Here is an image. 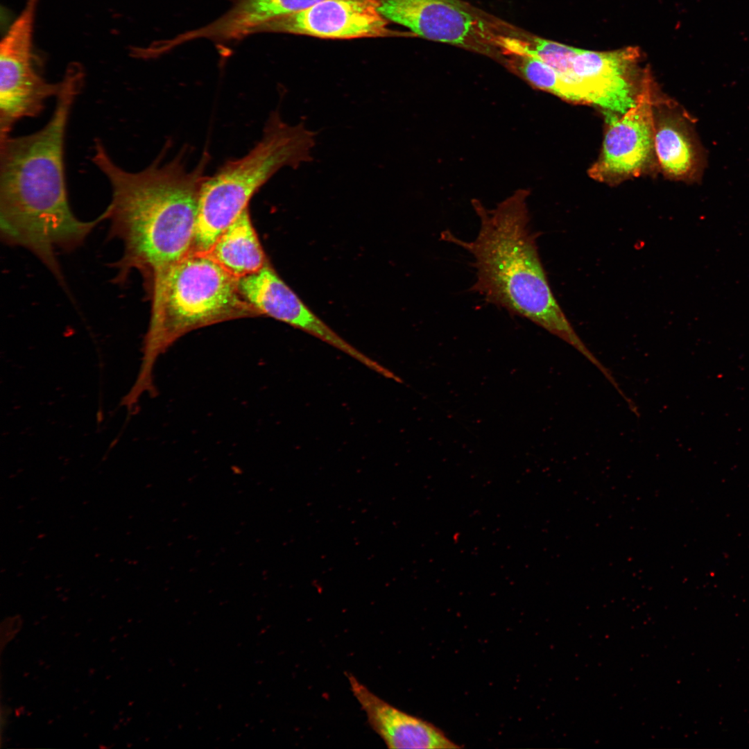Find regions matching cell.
Listing matches in <instances>:
<instances>
[{
  "label": "cell",
  "instance_id": "1",
  "mask_svg": "<svg viewBox=\"0 0 749 749\" xmlns=\"http://www.w3.org/2000/svg\"><path fill=\"white\" fill-rule=\"evenodd\" d=\"M84 78L82 66L69 64L48 123L28 135L0 137L1 238L31 252L61 284L64 280L57 252L77 248L107 219L104 211L92 221L80 220L67 198L64 136Z\"/></svg>",
  "mask_w": 749,
  "mask_h": 749
},
{
  "label": "cell",
  "instance_id": "2",
  "mask_svg": "<svg viewBox=\"0 0 749 749\" xmlns=\"http://www.w3.org/2000/svg\"><path fill=\"white\" fill-rule=\"evenodd\" d=\"M183 155L161 164L155 160L138 172L117 165L100 140L92 160L107 178L112 199L106 208L110 235L121 242L123 252L114 264L118 283L133 270L150 286L193 251L200 189L206 178L209 155L189 171Z\"/></svg>",
  "mask_w": 749,
  "mask_h": 749
},
{
  "label": "cell",
  "instance_id": "3",
  "mask_svg": "<svg viewBox=\"0 0 749 749\" xmlns=\"http://www.w3.org/2000/svg\"><path fill=\"white\" fill-rule=\"evenodd\" d=\"M528 193L519 190L494 209L474 200L479 229L472 241L441 233L473 257L476 278L470 291L486 302L529 320L559 337L594 364H603L585 346L563 313L550 287L537 245L539 233L530 226Z\"/></svg>",
  "mask_w": 749,
  "mask_h": 749
},
{
  "label": "cell",
  "instance_id": "4",
  "mask_svg": "<svg viewBox=\"0 0 749 749\" xmlns=\"http://www.w3.org/2000/svg\"><path fill=\"white\" fill-rule=\"evenodd\" d=\"M238 279L205 255L191 252L151 286L150 319L140 370L131 388L134 395L153 393L157 359L185 334L259 314L241 295Z\"/></svg>",
  "mask_w": 749,
  "mask_h": 749
},
{
  "label": "cell",
  "instance_id": "5",
  "mask_svg": "<svg viewBox=\"0 0 749 749\" xmlns=\"http://www.w3.org/2000/svg\"><path fill=\"white\" fill-rule=\"evenodd\" d=\"M316 136L303 122L289 124L278 110L273 111L259 141L246 155L227 162L203 182L193 251L207 252L278 171L311 162Z\"/></svg>",
  "mask_w": 749,
  "mask_h": 749
},
{
  "label": "cell",
  "instance_id": "6",
  "mask_svg": "<svg viewBox=\"0 0 749 749\" xmlns=\"http://www.w3.org/2000/svg\"><path fill=\"white\" fill-rule=\"evenodd\" d=\"M35 17L24 12L10 25L0 44V137L10 135L25 117H35L45 102L57 97L62 80L49 83L36 70L33 50Z\"/></svg>",
  "mask_w": 749,
  "mask_h": 749
},
{
  "label": "cell",
  "instance_id": "7",
  "mask_svg": "<svg viewBox=\"0 0 749 749\" xmlns=\"http://www.w3.org/2000/svg\"><path fill=\"white\" fill-rule=\"evenodd\" d=\"M380 13L422 38L490 53L499 28L460 0H379Z\"/></svg>",
  "mask_w": 749,
  "mask_h": 749
},
{
  "label": "cell",
  "instance_id": "8",
  "mask_svg": "<svg viewBox=\"0 0 749 749\" xmlns=\"http://www.w3.org/2000/svg\"><path fill=\"white\" fill-rule=\"evenodd\" d=\"M653 80L646 67L635 104L621 115H608L598 160L588 171L595 180L615 185L642 175L655 152Z\"/></svg>",
  "mask_w": 749,
  "mask_h": 749
},
{
  "label": "cell",
  "instance_id": "9",
  "mask_svg": "<svg viewBox=\"0 0 749 749\" xmlns=\"http://www.w3.org/2000/svg\"><path fill=\"white\" fill-rule=\"evenodd\" d=\"M379 5V0H325L273 19L255 33H284L332 40L406 36V33L388 26Z\"/></svg>",
  "mask_w": 749,
  "mask_h": 749
},
{
  "label": "cell",
  "instance_id": "10",
  "mask_svg": "<svg viewBox=\"0 0 749 749\" xmlns=\"http://www.w3.org/2000/svg\"><path fill=\"white\" fill-rule=\"evenodd\" d=\"M637 47L612 51L580 49L571 66L575 83L608 115H621L635 101L646 68L640 71ZM642 83V82H641Z\"/></svg>",
  "mask_w": 749,
  "mask_h": 749
},
{
  "label": "cell",
  "instance_id": "11",
  "mask_svg": "<svg viewBox=\"0 0 749 749\" xmlns=\"http://www.w3.org/2000/svg\"><path fill=\"white\" fill-rule=\"evenodd\" d=\"M245 297L260 314L302 329L384 377L390 376L389 370L353 347L311 311L273 268H265L251 277L245 288Z\"/></svg>",
  "mask_w": 749,
  "mask_h": 749
},
{
  "label": "cell",
  "instance_id": "12",
  "mask_svg": "<svg viewBox=\"0 0 749 749\" xmlns=\"http://www.w3.org/2000/svg\"><path fill=\"white\" fill-rule=\"evenodd\" d=\"M348 679L351 690L365 713L371 728L387 748L452 749L460 746L432 724L404 712L384 700L354 676Z\"/></svg>",
  "mask_w": 749,
  "mask_h": 749
},
{
  "label": "cell",
  "instance_id": "13",
  "mask_svg": "<svg viewBox=\"0 0 749 749\" xmlns=\"http://www.w3.org/2000/svg\"><path fill=\"white\" fill-rule=\"evenodd\" d=\"M654 149L668 178L688 183L701 179L707 162L704 148L689 116L676 106L655 117Z\"/></svg>",
  "mask_w": 749,
  "mask_h": 749
},
{
  "label": "cell",
  "instance_id": "14",
  "mask_svg": "<svg viewBox=\"0 0 749 749\" xmlns=\"http://www.w3.org/2000/svg\"><path fill=\"white\" fill-rule=\"evenodd\" d=\"M237 278L252 274L268 262L252 224L248 207L202 253Z\"/></svg>",
  "mask_w": 749,
  "mask_h": 749
},
{
  "label": "cell",
  "instance_id": "15",
  "mask_svg": "<svg viewBox=\"0 0 749 749\" xmlns=\"http://www.w3.org/2000/svg\"><path fill=\"white\" fill-rule=\"evenodd\" d=\"M325 0H237L215 21L218 35L230 41L255 33L261 25Z\"/></svg>",
  "mask_w": 749,
  "mask_h": 749
},
{
  "label": "cell",
  "instance_id": "16",
  "mask_svg": "<svg viewBox=\"0 0 749 749\" xmlns=\"http://www.w3.org/2000/svg\"><path fill=\"white\" fill-rule=\"evenodd\" d=\"M507 55L513 56L510 60L512 66L537 88L572 103L590 104L587 96L582 90L567 81L540 59L528 55Z\"/></svg>",
  "mask_w": 749,
  "mask_h": 749
}]
</instances>
